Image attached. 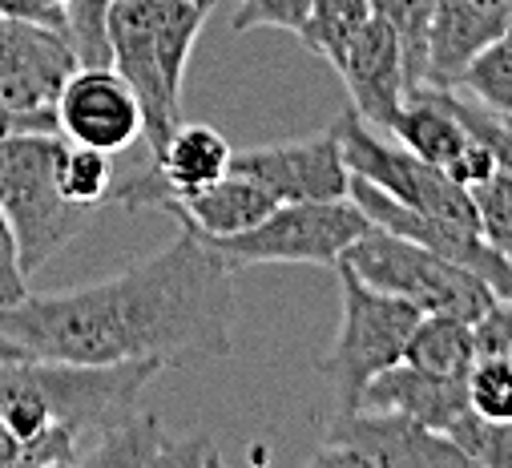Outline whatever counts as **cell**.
I'll list each match as a JSON object with an SVG mask.
<instances>
[{
    "instance_id": "obj_40",
    "label": "cell",
    "mask_w": 512,
    "mask_h": 468,
    "mask_svg": "<svg viewBox=\"0 0 512 468\" xmlns=\"http://www.w3.org/2000/svg\"><path fill=\"white\" fill-rule=\"evenodd\" d=\"M508 9H512V0H508Z\"/></svg>"
},
{
    "instance_id": "obj_38",
    "label": "cell",
    "mask_w": 512,
    "mask_h": 468,
    "mask_svg": "<svg viewBox=\"0 0 512 468\" xmlns=\"http://www.w3.org/2000/svg\"><path fill=\"white\" fill-rule=\"evenodd\" d=\"M61 5H65V9H69V0H61Z\"/></svg>"
},
{
    "instance_id": "obj_22",
    "label": "cell",
    "mask_w": 512,
    "mask_h": 468,
    "mask_svg": "<svg viewBox=\"0 0 512 468\" xmlns=\"http://www.w3.org/2000/svg\"><path fill=\"white\" fill-rule=\"evenodd\" d=\"M476 222H480V239L492 243L504 259H512V170H496L492 178L468 186Z\"/></svg>"
},
{
    "instance_id": "obj_29",
    "label": "cell",
    "mask_w": 512,
    "mask_h": 468,
    "mask_svg": "<svg viewBox=\"0 0 512 468\" xmlns=\"http://www.w3.org/2000/svg\"><path fill=\"white\" fill-rule=\"evenodd\" d=\"M472 339H476V360L480 356H508L512 351V299H496L472 323Z\"/></svg>"
},
{
    "instance_id": "obj_27",
    "label": "cell",
    "mask_w": 512,
    "mask_h": 468,
    "mask_svg": "<svg viewBox=\"0 0 512 468\" xmlns=\"http://www.w3.org/2000/svg\"><path fill=\"white\" fill-rule=\"evenodd\" d=\"M113 0H69V41L81 65H109L105 17Z\"/></svg>"
},
{
    "instance_id": "obj_16",
    "label": "cell",
    "mask_w": 512,
    "mask_h": 468,
    "mask_svg": "<svg viewBox=\"0 0 512 468\" xmlns=\"http://www.w3.org/2000/svg\"><path fill=\"white\" fill-rule=\"evenodd\" d=\"M279 206V198L271 190H263L259 182H250L242 174H222L218 182L166 198L162 214H174L186 230L202 234V239H218V234H238L254 222H263L271 210Z\"/></svg>"
},
{
    "instance_id": "obj_19",
    "label": "cell",
    "mask_w": 512,
    "mask_h": 468,
    "mask_svg": "<svg viewBox=\"0 0 512 468\" xmlns=\"http://www.w3.org/2000/svg\"><path fill=\"white\" fill-rule=\"evenodd\" d=\"M367 21H371V0H311V13H307V25L299 29V41L335 69Z\"/></svg>"
},
{
    "instance_id": "obj_32",
    "label": "cell",
    "mask_w": 512,
    "mask_h": 468,
    "mask_svg": "<svg viewBox=\"0 0 512 468\" xmlns=\"http://www.w3.org/2000/svg\"><path fill=\"white\" fill-rule=\"evenodd\" d=\"M0 17L13 21H29V25H45L69 37V9L61 0H0Z\"/></svg>"
},
{
    "instance_id": "obj_18",
    "label": "cell",
    "mask_w": 512,
    "mask_h": 468,
    "mask_svg": "<svg viewBox=\"0 0 512 468\" xmlns=\"http://www.w3.org/2000/svg\"><path fill=\"white\" fill-rule=\"evenodd\" d=\"M404 364L440 380H468L476 364L472 323L456 315H420L404 343Z\"/></svg>"
},
{
    "instance_id": "obj_23",
    "label": "cell",
    "mask_w": 512,
    "mask_h": 468,
    "mask_svg": "<svg viewBox=\"0 0 512 468\" xmlns=\"http://www.w3.org/2000/svg\"><path fill=\"white\" fill-rule=\"evenodd\" d=\"M448 440L468 456V464L512 468V420H480L472 408L448 428Z\"/></svg>"
},
{
    "instance_id": "obj_17",
    "label": "cell",
    "mask_w": 512,
    "mask_h": 468,
    "mask_svg": "<svg viewBox=\"0 0 512 468\" xmlns=\"http://www.w3.org/2000/svg\"><path fill=\"white\" fill-rule=\"evenodd\" d=\"M359 408H392V412H404V416H412V420L448 436V428L468 412V384L428 376V372L400 360L392 368H383L363 388Z\"/></svg>"
},
{
    "instance_id": "obj_9",
    "label": "cell",
    "mask_w": 512,
    "mask_h": 468,
    "mask_svg": "<svg viewBox=\"0 0 512 468\" xmlns=\"http://www.w3.org/2000/svg\"><path fill=\"white\" fill-rule=\"evenodd\" d=\"M150 13L154 0H113L105 17V41H109V65L121 73V81L134 89L142 105V138L150 154H158L178 126L182 93H174L158 69Z\"/></svg>"
},
{
    "instance_id": "obj_3",
    "label": "cell",
    "mask_w": 512,
    "mask_h": 468,
    "mask_svg": "<svg viewBox=\"0 0 512 468\" xmlns=\"http://www.w3.org/2000/svg\"><path fill=\"white\" fill-rule=\"evenodd\" d=\"M65 138L29 130L0 138V214H5L25 275L41 271L77 234H85L93 206H77L61 190Z\"/></svg>"
},
{
    "instance_id": "obj_6",
    "label": "cell",
    "mask_w": 512,
    "mask_h": 468,
    "mask_svg": "<svg viewBox=\"0 0 512 468\" xmlns=\"http://www.w3.org/2000/svg\"><path fill=\"white\" fill-rule=\"evenodd\" d=\"M367 226L371 222L351 198H331V202H279L263 222H254L238 234H218V239H202L198 234V239L218 259H226L230 271L263 267V263H311L335 271L343 251Z\"/></svg>"
},
{
    "instance_id": "obj_39",
    "label": "cell",
    "mask_w": 512,
    "mask_h": 468,
    "mask_svg": "<svg viewBox=\"0 0 512 468\" xmlns=\"http://www.w3.org/2000/svg\"><path fill=\"white\" fill-rule=\"evenodd\" d=\"M508 360H512V351H508Z\"/></svg>"
},
{
    "instance_id": "obj_34",
    "label": "cell",
    "mask_w": 512,
    "mask_h": 468,
    "mask_svg": "<svg viewBox=\"0 0 512 468\" xmlns=\"http://www.w3.org/2000/svg\"><path fill=\"white\" fill-rule=\"evenodd\" d=\"M0 468H33V444L17 440L9 428H0Z\"/></svg>"
},
{
    "instance_id": "obj_35",
    "label": "cell",
    "mask_w": 512,
    "mask_h": 468,
    "mask_svg": "<svg viewBox=\"0 0 512 468\" xmlns=\"http://www.w3.org/2000/svg\"><path fill=\"white\" fill-rule=\"evenodd\" d=\"M17 356H25V351H21L13 339H5V335H0V360H17Z\"/></svg>"
},
{
    "instance_id": "obj_33",
    "label": "cell",
    "mask_w": 512,
    "mask_h": 468,
    "mask_svg": "<svg viewBox=\"0 0 512 468\" xmlns=\"http://www.w3.org/2000/svg\"><path fill=\"white\" fill-rule=\"evenodd\" d=\"M29 130L61 134V130H57V109H45V113H13V109H5V105H0V138L29 134Z\"/></svg>"
},
{
    "instance_id": "obj_12",
    "label": "cell",
    "mask_w": 512,
    "mask_h": 468,
    "mask_svg": "<svg viewBox=\"0 0 512 468\" xmlns=\"http://www.w3.org/2000/svg\"><path fill=\"white\" fill-rule=\"evenodd\" d=\"M81 69L65 33L0 17V105L13 113H45L65 81Z\"/></svg>"
},
{
    "instance_id": "obj_4",
    "label": "cell",
    "mask_w": 512,
    "mask_h": 468,
    "mask_svg": "<svg viewBox=\"0 0 512 468\" xmlns=\"http://www.w3.org/2000/svg\"><path fill=\"white\" fill-rule=\"evenodd\" d=\"M343 263L371 287L408 299L420 315H456L476 323L500 295L468 267L400 239L392 230L367 226L359 239L343 251Z\"/></svg>"
},
{
    "instance_id": "obj_5",
    "label": "cell",
    "mask_w": 512,
    "mask_h": 468,
    "mask_svg": "<svg viewBox=\"0 0 512 468\" xmlns=\"http://www.w3.org/2000/svg\"><path fill=\"white\" fill-rule=\"evenodd\" d=\"M339 275V331L331 351L319 360V372L331 380L335 392V412H351L359 408L363 388L383 372L404 360V343L420 319V311L400 299L388 295L371 283H363L343 259L335 263Z\"/></svg>"
},
{
    "instance_id": "obj_21",
    "label": "cell",
    "mask_w": 512,
    "mask_h": 468,
    "mask_svg": "<svg viewBox=\"0 0 512 468\" xmlns=\"http://www.w3.org/2000/svg\"><path fill=\"white\" fill-rule=\"evenodd\" d=\"M109 186H113V162L105 150H93V146H77V142H65V154H61V190L69 202L77 206H97L109 198Z\"/></svg>"
},
{
    "instance_id": "obj_31",
    "label": "cell",
    "mask_w": 512,
    "mask_h": 468,
    "mask_svg": "<svg viewBox=\"0 0 512 468\" xmlns=\"http://www.w3.org/2000/svg\"><path fill=\"white\" fill-rule=\"evenodd\" d=\"M500 166H496V158H492V150L484 146V142H476V138H468V146L444 166V174L456 182V186H476V182H484V178H492Z\"/></svg>"
},
{
    "instance_id": "obj_8",
    "label": "cell",
    "mask_w": 512,
    "mask_h": 468,
    "mask_svg": "<svg viewBox=\"0 0 512 468\" xmlns=\"http://www.w3.org/2000/svg\"><path fill=\"white\" fill-rule=\"evenodd\" d=\"M311 464H363V468H448L468 464V456L436 428L392 412V408H351L335 412L323 448Z\"/></svg>"
},
{
    "instance_id": "obj_13",
    "label": "cell",
    "mask_w": 512,
    "mask_h": 468,
    "mask_svg": "<svg viewBox=\"0 0 512 468\" xmlns=\"http://www.w3.org/2000/svg\"><path fill=\"white\" fill-rule=\"evenodd\" d=\"M339 81L347 85L351 109L363 117L371 130L392 134L396 117L408 101V77H404V49L396 29L375 17L355 33V41L347 45V53L335 65Z\"/></svg>"
},
{
    "instance_id": "obj_2",
    "label": "cell",
    "mask_w": 512,
    "mask_h": 468,
    "mask_svg": "<svg viewBox=\"0 0 512 468\" xmlns=\"http://www.w3.org/2000/svg\"><path fill=\"white\" fill-rule=\"evenodd\" d=\"M170 372L162 360L61 364L17 356L0 360V428L33 444V468L81 464L89 440L138 412L142 392Z\"/></svg>"
},
{
    "instance_id": "obj_15",
    "label": "cell",
    "mask_w": 512,
    "mask_h": 468,
    "mask_svg": "<svg viewBox=\"0 0 512 468\" xmlns=\"http://www.w3.org/2000/svg\"><path fill=\"white\" fill-rule=\"evenodd\" d=\"M218 460L222 456L206 436L174 440L162 428V420L142 412V408L134 416H125L121 424L105 428L81 452V464H134V468H146V464H218Z\"/></svg>"
},
{
    "instance_id": "obj_11",
    "label": "cell",
    "mask_w": 512,
    "mask_h": 468,
    "mask_svg": "<svg viewBox=\"0 0 512 468\" xmlns=\"http://www.w3.org/2000/svg\"><path fill=\"white\" fill-rule=\"evenodd\" d=\"M230 174L259 182L279 202H331V198H347L351 186V170L343 162L335 130L230 154Z\"/></svg>"
},
{
    "instance_id": "obj_36",
    "label": "cell",
    "mask_w": 512,
    "mask_h": 468,
    "mask_svg": "<svg viewBox=\"0 0 512 468\" xmlns=\"http://www.w3.org/2000/svg\"><path fill=\"white\" fill-rule=\"evenodd\" d=\"M504 45H508V49H512V25H508V33H504Z\"/></svg>"
},
{
    "instance_id": "obj_25",
    "label": "cell",
    "mask_w": 512,
    "mask_h": 468,
    "mask_svg": "<svg viewBox=\"0 0 512 468\" xmlns=\"http://www.w3.org/2000/svg\"><path fill=\"white\" fill-rule=\"evenodd\" d=\"M468 408L480 420H512V360L480 356L468 372Z\"/></svg>"
},
{
    "instance_id": "obj_1",
    "label": "cell",
    "mask_w": 512,
    "mask_h": 468,
    "mask_svg": "<svg viewBox=\"0 0 512 468\" xmlns=\"http://www.w3.org/2000/svg\"><path fill=\"white\" fill-rule=\"evenodd\" d=\"M234 271L186 226L158 255L101 283L25 295L0 307V335L25 356L61 364H130L234 356Z\"/></svg>"
},
{
    "instance_id": "obj_24",
    "label": "cell",
    "mask_w": 512,
    "mask_h": 468,
    "mask_svg": "<svg viewBox=\"0 0 512 468\" xmlns=\"http://www.w3.org/2000/svg\"><path fill=\"white\" fill-rule=\"evenodd\" d=\"M456 89H468L480 105L512 117V49L504 41H496L492 49H484L460 77Z\"/></svg>"
},
{
    "instance_id": "obj_37",
    "label": "cell",
    "mask_w": 512,
    "mask_h": 468,
    "mask_svg": "<svg viewBox=\"0 0 512 468\" xmlns=\"http://www.w3.org/2000/svg\"><path fill=\"white\" fill-rule=\"evenodd\" d=\"M198 5H206V9H210V5H214V0H198Z\"/></svg>"
},
{
    "instance_id": "obj_14",
    "label": "cell",
    "mask_w": 512,
    "mask_h": 468,
    "mask_svg": "<svg viewBox=\"0 0 512 468\" xmlns=\"http://www.w3.org/2000/svg\"><path fill=\"white\" fill-rule=\"evenodd\" d=\"M512 25L508 0H436L428 25V73L424 85L456 89L464 69L504 41Z\"/></svg>"
},
{
    "instance_id": "obj_7",
    "label": "cell",
    "mask_w": 512,
    "mask_h": 468,
    "mask_svg": "<svg viewBox=\"0 0 512 468\" xmlns=\"http://www.w3.org/2000/svg\"><path fill=\"white\" fill-rule=\"evenodd\" d=\"M331 130H335L343 162L355 178L371 182L388 198H396L404 206H416V210H424V214H432V218H440L456 230H476L480 234L472 194L464 186H456L440 166L416 158L400 142H383L355 109L339 113V122Z\"/></svg>"
},
{
    "instance_id": "obj_30",
    "label": "cell",
    "mask_w": 512,
    "mask_h": 468,
    "mask_svg": "<svg viewBox=\"0 0 512 468\" xmlns=\"http://www.w3.org/2000/svg\"><path fill=\"white\" fill-rule=\"evenodd\" d=\"M25 267H21V255H17V239L13 230L5 222V214H0V307L9 303H21L29 295V283H25Z\"/></svg>"
},
{
    "instance_id": "obj_26",
    "label": "cell",
    "mask_w": 512,
    "mask_h": 468,
    "mask_svg": "<svg viewBox=\"0 0 512 468\" xmlns=\"http://www.w3.org/2000/svg\"><path fill=\"white\" fill-rule=\"evenodd\" d=\"M444 97H448L452 113L464 122V130L492 150L496 166L500 170H512V117H504V113H496V109H488L480 101H468L456 89H444Z\"/></svg>"
},
{
    "instance_id": "obj_10",
    "label": "cell",
    "mask_w": 512,
    "mask_h": 468,
    "mask_svg": "<svg viewBox=\"0 0 512 468\" xmlns=\"http://www.w3.org/2000/svg\"><path fill=\"white\" fill-rule=\"evenodd\" d=\"M53 109L65 142L105 150L109 158L142 138V105L113 65H81L57 93Z\"/></svg>"
},
{
    "instance_id": "obj_20",
    "label": "cell",
    "mask_w": 512,
    "mask_h": 468,
    "mask_svg": "<svg viewBox=\"0 0 512 468\" xmlns=\"http://www.w3.org/2000/svg\"><path fill=\"white\" fill-rule=\"evenodd\" d=\"M432 9L436 0H371V13L383 17L404 49V77H408V93L424 89V73H428V25H432Z\"/></svg>"
},
{
    "instance_id": "obj_28",
    "label": "cell",
    "mask_w": 512,
    "mask_h": 468,
    "mask_svg": "<svg viewBox=\"0 0 512 468\" xmlns=\"http://www.w3.org/2000/svg\"><path fill=\"white\" fill-rule=\"evenodd\" d=\"M311 0H238V9L230 17L234 33H250V29H283L295 33L307 25Z\"/></svg>"
}]
</instances>
